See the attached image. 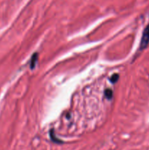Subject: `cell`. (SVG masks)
<instances>
[{
  "instance_id": "3",
  "label": "cell",
  "mask_w": 149,
  "mask_h": 150,
  "mask_svg": "<svg viewBox=\"0 0 149 150\" xmlns=\"http://www.w3.org/2000/svg\"><path fill=\"white\" fill-rule=\"evenodd\" d=\"M105 97H106L108 99H111L112 97V90H110V89H106L105 92Z\"/></svg>"
},
{
  "instance_id": "1",
  "label": "cell",
  "mask_w": 149,
  "mask_h": 150,
  "mask_svg": "<svg viewBox=\"0 0 149 150\" xmlns=\"http://www.w3.org/2000/svg\"><path fill=\"white\" fill-rule=\"evenodd\" d=\"M149 44V24L145 26L143 32L141 40L140 43V51L145 49Z\"/></svg>"
},
{
  "instance_id": "2",
  "label": "cell",
  "mask_w": 149,
  "mask_h": 150,
  "mask_svg": "<svg viewBox=\"0 0 149 150\" xmlns=\"http://www.w3.org/2000/svg\"><path fill=\"white\" fill-rule=\"evenodd\" d=\"M38 59V54L37 53H35L32 55V59H31L30 61V68L31 69H34L36 66L37 62Z\"/></svg>"
},
{
  "instance_id": "4",
  "label": "cell",
  "mask_w": 149,
  "mask_h": 150,
  "mask_svg": "<svg viewBox=\"0 0 149 150\" xmlns=\"http://www.w3.org/2000/svg\"><path fill=\"white\" fill-rule=\"evenodd\" d=\"M118 79H119V76H118V74H113L110 78L111 83H115V82L118 80Z\"/></svg>"
}]
</instances>
